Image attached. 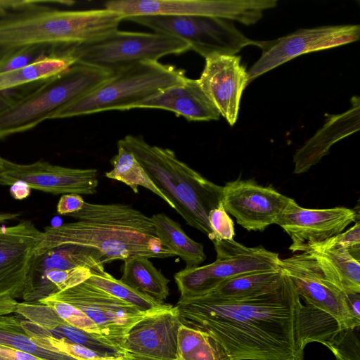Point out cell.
I'll list each match as a JSON object with an SVG mask.
<instances>
[{"label": "cell", "instance_id": "obj_25", "mask_svg": "<svg viewBox=\"0 0 360 360\" xmlns=\"http://www.w3.org/2000/svg\"><path fill=\"white\" fill-rule=\"evenodd\" d=\"M151 221L162 243L186 263V267L198 266L206 259L204 247L188 237L181 225L164 213L153 214Z\"/></svg>", "mask_w": 360, "mask_h": 360}, {"label": "cell", "instance_id": "obj_22", "mask_svg": "<svg viewBox=\"0 0 360 360\" xmlns=\"http://www.w3.org/2000/svg\"><path fill=\"white\" fill-rule=\"evenodd\" d=\"M359 97L354 96L347 111L330 115L323 127L294 154L293 174L307 172L328 154L334 143L357 131L359 129Z\"/></svg>", "mask_w": 360, "mask_h": 360}, {"label": "cell", "instance_id": "obj_39", "mask_svg": "<svg viewBox=\"0 0 360 360\" xmlns=\"http://www.w3.org/2000/svg\"><path fill=\"white\" fill-rule=\"evenodd\" d=\"M31 188L22 181H17L11 185L10 193L16 200H23L30 195Z\"/></svg>", "mask_w": 360, "mask_h": 360}, {"label": "cell", "instance_id": "obj_30", "mask_svg": "<svg viewBox=\"0 0 360 360\" xmlns=\"http://www.w3.org/2000/svg\"><path fill=\"white\" fill-rule=\"evenodd\" d=\"M91 271V277L86 281L110 295L136 307L143 312H155L167 308L170 304L157 301L114 278L105 270Z\"/></svg>", "mask_w": 360, "mask_h": 360}, {"label": "cell", "instance_id": "obj_5", "mask_svg": "<svg viewBox=\"0 0 360 360\" xmlns=\"http://www.w3.org/2000/svg\"><path fill=\"white\" fill-rule=\"evenodd\" d=\"M112 72L76 62L33 90L0 98V139L36 127L61 108L91 91Z\"/></svg>", "mask_w": 360, "mask_h": 360}, {"label": "cell", "instance_id": "obj_41", "mask_svg": "<svg viewBox=\"0 0 360 360\" xmlns=\"http://www.w3.org/2000/svg\"><path fill=\"white\" fill-rule=\"evenodd\" d=\"M18 213L1 212H0V224H4L8 221L12 220L18 217Z\"/></svg>", "mask_w": 360, "mask_h": 360}, {"label": "cell", "instance_id": "obj_36", "mask_svg": "<svg viewBox=\"0 0 360 360\" xmlns=\"http://www.w3.org/2000/svg\"><path fill=\"white\" fill-rule=\"evenodd\" d=\"M326 244L347 251L353 257L360 262V223L359 220L350 229L324 241Z\"/></svg>", "mask_w": 360, "mask_h": 360}, {"label": "cell", "instance_id": "obj_26", "mask_svg": "<svg viewBox=\"0 0 360 360\" xmlns=\"http://www.w3.org/2000/svg\"><path fill=\"white\" fill-rule=\"evenodd\" d=\"M120 280L159 302H163L169 295V280L155 267L148 258L135 257L124 260Z\"/></svg>", "mask_w": 360, "mask_h": 360}, {"label": "cell", "instance_id": "obj_6", "mask_svg": "<svg viewBox=\"0 0 360 360\" xmlns=\"http://www.w3.org/2000/svg\"><path fill=\"white\" fill-rule=\"evenodd\" d=\"M186 78L184 70L173 65L158 61L139 63L113 73L91 91L57 110L50 119L129 110Z\"/></svg>", "mask_w": 360, "mask_h": 360}, {"label": "cell", "instance_id": "obj_40", "mask_svg": "<svg viewBox=\"0 0 360 360\" xmlns=\"http://www.w3.org/2000/svg\"><path fill=\"white\" fill-rule=\"evenodd\" d=\"M346 297L352 314L356 320L360 321V293L347 292Z\"/></svg>", "mask_w": 360, "mask_h": 360}, {"label": "cell", "instance_id": "obj_9", "mask_svg": "<svg viewBox=\"0 0 360 360\" xmlns=\"http://www.w3.org/2000/svg\"><path fill=\"white\" fill-rule=\"evenodd\" d=\"M212 243L214 262L181 271V283L190 296L205 295L224 281L243 274L280 269L278 254L262 246L249 248L234 240Z\"/></svg>", "mask_w": 360, "mask_h": 360}, {"label": "cell", "instance_id": "obj_27", "mask_svg": "<svg viewBox=\"0 0 360 360\" xmlns=\"http://www.w3.org/2000/svg\"><path fill=\"white\" fill-rule=\"evenodd\" d=\"M283 274L281 269L243 274L224 281L202 297L231 300L259 295L276 287Z\"/></svg>", "mask_w": 360, "mask_h": 360}, {"label": "cell", "instance_id": "obj_34", "mask_svg": "<svg viewBox=\"0 0 360 360\" xmlns=\"http://www.w3.org/2000/svg\"><path fill=\"white\" fill-rule=\"evenodd\" d=\"M208 221L212 242L233 240L236 235L233 221L224 210L222 202L210 212Z\"/></svg>", "mask_w": 360, "mask_h": 360}, {"label": "cell", "instance_id": "obj_8", "mask_svg": "<svg viewBox=\"0 0 360 360\" xmlns=\"http://www.w3.org/2000/svg\"><path fill=\"white\" fill-rule=\"evenodd\" d=\"M125 20L150 28L153 32L176 37L189 44L205 58L214 53L236 55L244 47L257 46L232 22L205 16L139 15Z\"/></svg>", "mask_w": 360, "mask_h": 360}, {"label": "cell", "instance_id": "obj_20", "mask_svg": "<svg viewBox=\"0 0 360 360\" xmlns=\"http://www.w3.org/2000/svg\"><path fill=\"white\" fill-rule=\"evenodd\" d=\"M91 276L87 268H71L67 258L56 248L37 252L30 264L22 299L38 302L85 282Z\"/></svg>", "mask_w": 360, "mask_h": 360}, {"label": "cell", "instance_id": "obj_31", "mask_svg": "<svg viewBox=\"0 0 360 360\" xmlns=\"http://www.w3.org/2000/svg\"><path fill=\"white\" fill-rule=\"evenodd\" d=\"M0 345L27 352L46 360H76L39 346L27 334L17 316L0 314Z\"/></svg>", "mask_w": 360, "mask_h": 360}, {"label": "cell", "instance_id": "obj_35", "mask_svg": "<svg viewBox=\"0 0 360 360\" xmlns=\"http://www.w3.org/2000/svg\"><path fill=\"white\" fill-rule=\"evenodd\" d=\"M355 328L342 330L328 347L338 360H359V341L354 335Z\"/></svg>", "mask_w": 360, "mask_h": 360}, {"label": "cell", "instance_id": "obj_24", "mask_svg": "<svg viewBox=\"0 0 360 360\" xmlns=\"http://www.w3.org/2000/svg\"><path fill=\"white\" fill-rule=\"evenodd\" d=\"M77 62L68 49L56 51L23 68L0 74V93L52 78Z\"/></svg>", "mask_w": 360, "mask_h": 360}, {"label": "cell", "instance_id": "obj_42", "mask_svg": "<svg viewBox=\"0 0 360 360\" xmlns=\"http://www.w3.org/2000/svg\"><path fill=\"white\" fill-rule=\"evenodd\" d=\"M85 360H129L124 356H117V357H98L92 359H85Z\"/></svg>", "mask_w": 360, "mask_h": 360}, {"label": "cell", "instance_id": "obj_43", "mask_svg": "<svg viewBox=\"0 0 360 360\" xmlns=\"http://www.w3.org/2000/svg\"><path fill=\"white\" fill-rule=\"evenodd\" d=\"M4 158H1L0 156V178H1V173L2 172V169H3V165H4Z\"/></svg>", "mask_w": 360, "mask_h": 360}, {"label": "cell", "instance_id": "obj_14", "mask_svg": "<svg viewBox=\"0 0 360 360\" xmlns=\"http://www.w3.org/2000/svg\"><path fill=\"white\" fill-rule=\"evenodd\" d=\"M290 198L252 179H240L223 186L222 205L228 214L248 231H264L276 224Z\"/></svg>", "mask_w": 360, "mask_h": 360}, {"label": "cell", "instance_id": "obj_37", "mask_svg": "<svg viewBox=\"0 0 360 360\" xmlns=\"http://www.w3.org/2000/svg\"><path fill=\"white\" fill-rule=\"evenodd\" d=\"M49 1H20V0H0V18L8 15L35 8L45 4L53 3Z\"/></svg>", "mask_w": 360, "mask_h": 360}, {"label": "cell", "instance_id": "obj_38", "mask_svg": "<svg viewBox=\"0 0 360 360\" xmlns=\"http://www.w3.org/2000/svg\"><path fill=\"white\" fill-rule=\"evenodd\" d=\"M85 201L80 195L63 194L57 205V212L59 214H71L82 209Z\"/></svg>", "mask_w": 360, "mask_h": 360}, {"label": "cell", "instance_id": "obj_19", "mask_svg": "<svg viewBox=\"0 0 360 360\" xmlns=\"http://www.w3.org/2000/svg\"><path fill=\"white\" fill-rule=\"evenodd\" d=\"M205 59L198 79L220 115L233 126L238 120L243 90L249 84L248 72L237 55L214 53Z\"/></svg>", "mask_w": 360, "mask_h": 360}, {"label": "cell", "instance_id": "obj_15", "mask_svg": "<svg viewBox=\"0 0 360 360\" xmlns=\"http://www.w3.org/2000/svg\"><path fill=\"white\" fill-rule=\"evenodd\" d=\"M359 220L354 210L345 207L307 209L290 198L276 224L290 236L292 252H303L343 232L352 222Z\"/></svg>", "mask_w": 360, "mask_h": 360}, {"label": "cell", "instance_id": "obj_12", "mask_svg": "<svg viewBox=\"0 0 360 360\" xmlns=\"http://www.w3.org/2000/svg\"><path fill=\"white\" fill-rule=\"evenodd\" d=\"M46 298L66 302L80 309L97 326L102 336L120 349L124 337L135 323L159 311H141L86 281Z\"/></svg>", "mask_w": 360, "mask_h": 360}, {"label": "cell", "instance_id": "obj_11", "mask_svg": "<svg viewBox=\"0 0 360 360\" xmlns=\"http://www.w3.org/2000/svg\"><path fill=\"white\" fill-rule=\"evenodd\" d=\"M278 267L292 281L305 304L334 318L343 329L360 326L352 314L346 293L325 274L318 262L307 252L280 259Z\"/></svg>", "mask_w": 360, "mask_h": 360}, {"label": "cell", "instance_id": "obj_2", "mask_svg": "<svg viewBox=\"0 0 360 360\" xmlns=\"http://www.w3.org/2000/svg\"><path fill=\"white\" fill-rule=\"evenodd\" d=\"M69 216L77 221L44 228L36 253L77 245L98 251L105 264L135 257L176 256L157 237L150 217L129 205L85 202L82 210Z\"/></svg>", "mask_w": 360, "mask_h": 360}, {"label": "cell", "instance_id": "obj_32", "mask_svg": "<svg viewBox=\"0 0 360 360\" xmlns=\"http://www.w3.org/2000/svg\"><path fill=\"white\" fill-rule=\"evenodd\" d=\"M58 50L40 46H23L0 55V74L28 65Z\"/></svg>", "mask_w": 360, "mask_h": 360}, {"label": "cell", "instance_id": "obj_13", "mask_svg": "<svg viewBox=\"0 0 360 360\" xmlns=\"http://www.w3.org/2000/svg\"><path fill=\"white\" fill-rule=\"evenodd\" d=\"M359 37V25H340L300 29L276 39L259 41L262 51L248 71L249 83L302 54L350 44Z\"/></svg>", "mask_w": 360, "mask_h": 360}, {"label": "cell", "instance_id": "obj_10", "mask_svg": "<svg viewBox=\"0 0 360 360\" xmlns=\"http://www.w3.org/2000/svg\"><path fill=\"white\" fill-rule=\"evenodd\" d=\"M276 0H118L105 8L122 15L124 20L139 15L205 16L236 21L245 25L257 23L264 11L277 5Z\"/></svg>", "mask_w": 360, "mask_h": 360}, {"label": "cell", "instance_id": "obj_3", "mask_svg": "<svg viewBox=\"0 0 360 360\" xmlns=\"http://www.w3.org/2000/svg\"><path fill=\"white\" fill-rule=\"evenodd\" d=\"M122 15L107 9L65 11L45 5L0 18V55L30 46L64 49L118 30Z\"/></svg>", "mask_w": 360, "mask_h": 360}, {"label": "cell", "instance_id": "obj_33", "mask_svg": "<svg viewBox=\"0 0 360 360\" xmlns=\"http://www.w3.org/2000/svg\"><path fill=\"white\" fill-rule=\"evenodd\" d=\"M38 302L49 306L70 325L85 332L102 336L97 326L80 309L73 305L49 298H45Z\"/></svg>", "mask_w": 360, "mask_h": 360}, {"label": "cell", "instance_id": "obj_1", "mask_svg": "<svg viewBox=\"0 0 360 360\" xmlns=\"http://www.w3.org/2000/svg\"><path fill=\"white\" fill-rule=\"evenodd\" d=\"M302 304L283 274L278 285L259 295L231 300H179L176 307L182 324L207 333L231 360H304Z\"/></svg>", "mask_w": 360, "mask_h": 360}, {"label": "cell", "instance_id": "obj_21", "mask_svg": "<svg viewBox=\"0 0 360 360\" xmlns=\"http://www.w3.org/2000/svg\"><path fill=\"white\" fill-rule=\"evenodd\" d=\"M171 111L189 121L219 119L220 114L202 89L198 79L186 77L178 84L166 88L131 107Z\"/></svg>", "mask_w": 360, "mask_h": 360}, {"label": "cell", "instance_id": "obj_16", "mask_svg": "<svg viewBox=\"0 0 360 360\" xmlns=\"http://www.w3.org/2000/svg\"><path fill=\"white\" fill-rule=\"evenodd\" d=\"M97 173L96 169L70 168L41 160L25 165L5 159L0 185L22 181L31 189L53 194L93 195L98 185Z\"/></svg>", "mask_w": 360, "mask_h": 360}, {"label": "cell", "instance_id": "obj_17", "mask_svg": "<svg viewBox=\"0 0 360 360\" xmlns=\"http://www.w3.org/2000/svg\"><path fill=\"white\" fill-rule=\"evenodd\" d=\"M182 323L176 306L148 315L128 331L121 349L129 360H179L178 332Z\"/></svg>", "mask_w": 360, "mask_h": 360}, {"label": "cell", "instance_id": "obj_28", "mask_svg": "<svg viewBox=\"0 0 360 360\" xmlns=\"http://www.w3.org/2000/svg\"><path fill=\"white\" fill-rule=\"evenodd\" d=\"M111 163L112 169L105 173L107 178L122 182L134 193H139V186H142L174 209V205L154 184L134 155L127 148L117 144V153L111 160Z\"/></svg>", "mask_w": 360, "mask_h": 360}, {"label": "cell", "instance_id": "obj_23", "mask_svg": "<svg viewBox=\"0 0 360 360\" xmlns=\"http://www.w3.org/2000/svg\"><path fill=\"white\" fill-rule=\"evenodd\" d=\"M318 262L325 274L344 292L360 293V264L347 251L323 242L304 252Z\"/></svg>", "mask_w": 360, "mask_h": 360}, {"label": "cell", "instance_id": "obj_29", "mask_svg": "<svg viewBox=\"0 0 360 360\" xmlns=\"http://www.w3.org/2000/svg\"><path fill=\"white\" fill-rule=\"evenodd\" d=\"M178 348L179 360H231L210 335L184 324L179 328Z\"/></svg>", "mask_w": 360, "mask_h": 360}, {"label": "cell", "instance_id": "obj_7", "mask_svg": "<svg viewBox=\"0 0 360 360\" xmlns=\"http://www.w3.org/2000/svg\"><path fill=\"white\" fill-rule=\"evenodd\" d=\"M68 50L77 62L115 73L139 63L158 61L167 55L182 53L190 46L185 41L163 33L117 30Z\"/></svg>", "mask_w": 360, "mask_h": 360}, {"label": "cell", "instance_id": "obj_4", "mask_svg": "<svg viewBox=\"0 0 360 360\" xmlns=\"http://www.w3.org/2000/svg\"><path fill=\"white\" fill-rule=\"evenodd\" d=\"M117 144L134 155L186 223L210 239L208 215L221 203L223 186L180 160L172 150L150 145L141 136L127 135Z\"/></svg>", "mask_w": 360, "mask_h": 360}, {"label": "cell", "instance_id": "obj_18", "mask_svg": "<svg viewBox=\"0 0 360 360\" xmlns=\"http://www.w3.org/2000/svg\"><path fill=\"white\" fill-rule=\"evenodd\" d=\"M43 231L30 220L0 226V298H22Z\"/></svg>", "mask_w": 360, "mask_h": 360}]
</instances>
